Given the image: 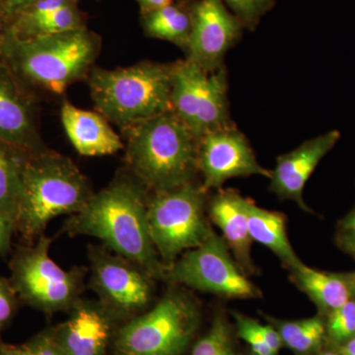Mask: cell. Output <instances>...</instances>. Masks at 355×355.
<instances>
[{
	"label": "cell",
	"instance_id": "6da1fadb",
	"mask_svg": "<svg viewBox=\"0 0 355 355\" xmlns=\"http://www.w3.org/2000/svg\"><path fill=\"white\" fill-rule=\"evenodd\" d=\"M147 205L141 184L120 178L94 193L80 212L67 219L64 230L72 237L97 238L103 246L132 261L153 279H164L167 268L151 240Z\"/></svg>",
	"mask_w": 355,
	"mask_h": 355
},
{
	"label": "cell",
	"instance_id": "7a4b0ae2",
	"mask_svg": "<svg viewBox=\"0 0 355 355\" xmlns=\"http://www.w3.org/2000/svg\"><path fill=\"white\" fill-rule=\"evenodd\" d=\"M22 200L16 230L28 241L44 235L55 217L78 214L94 195L87 178L70 159L33 154L22 166Z\"/></svg>",
	"mask_w": 355,
	"mask_h": 355
},
{
	"label": "cell",
	"instance_id": "3957f363",
	"mask_svg": "<svg viewBox=\"0 0 355 355\" xmlns=\"http://www.w3.org/2000/svg\"><path fill=\"white\" fill-rule=\"evenodd\" d=\"M128 130V162L142 184L155 191L190 184L198 169V140L173 111Z\"/></svg>",
	"mask_w": 355,
	"mask_h": 355
},
{
	"label": "cell",
	"instance_id": "277c9868",
	"mask_svg": "<svg viewBox=\"0 0 355 355\" xmlns=\"http://www.w3.org/2000/svg\"><path fill=\"white\" fill-rule=\"evenodd\" d=\"M173 65L141 62L89 74L91 96L100 113L127 128L172 111Z\"/></svg>",
	"mask_w": 355,
	"mask_h": 355
},
{
	"label": "cell",
	"instance_id": "5b68a950",
	"mask_svg": "<svg viewBox=\"0 0 355 355\" xmlns=\"http://www.w3.org/2000/svg\"><path fill=\"white\" fill-rule=\"evenodd\" d=\"M6 51L30 81L55 94L83 78L100 51V39L86 28L50 36L20 39L8 32Z\"/></svg>",
	"mask_w": 355,
	"mask_h": 355
},
{
	"label": "cell",
	"instance_id": "8992f818",
	"mask_svg": "<svg viewBox=\"0 0 355 355\" xmlns=\"http://www.w3.org/2000/svg\"><path fill=\"white\" fill-rule=\"evenodd\" d=\"M53 238L40 236L36 243L16 250L10 263V282L20 301L46 315L69 312L81 299L87 270H64L53 260Z\"/></svg>",
	"mask_w": 355,
	"mask_h": 355
},
{
	"label": "cell",
	"instance_id": "52a82bcc",
	"mask_svg": "<svg viewBox=\"0 0 355 355\" xmlns=\"http://www.w3.org/2000/svg\"><path fill=\"white\" fill-rule=\"evenodd\" d=\"M195 301L168 292L153 309L132 318L114 336V355H181L200 324Z\"/></svg>",
	"mask_w": 355,
	"mask_h": 355
},
{
	"label": "cell",
	"instance_id": "ba28073f",
	"mask_svg": "<svg viewBox=\"0 0 355 355\" xmlns=\"http://www.w3.org/2000/svg\"><path fill=\"white\" fill-rule=\"evenodd\" d=\"M205 189L187 184L155 191L147 205V222L159 258L170 268L181 254L202 245L214 232L205 214Z\"/></svg>",
	"mask_w": 355,
	"mask_h": 355
},
{
	"label": "cell",
	"instance_id": "9c48e42d",
	"mask_svg": "<svg viewBox=\"0 0 355 355\" xmlns=\"http://www.w3.org/2000/svg\"><path fill=\"white\" fill-rule=\"evenodd\" d=\"M89 286L98 302L116 321H130L144 312L153 296V279L132 261L105 246L88 249Z\"/></svg>",
	"mask_w": 355,
	"mask_h": 355
},
{
	"label": "cell",
	"instance_id": "30bf717a",
	"mask_svg": "<svg viewBox=\"0 0 355 355\" xmlns=\"http://www.w3.org/2000/svg\"><path fill=\"white\" fill-rule=\"evenodd\" d=\"M164 279L227 298H256L261 294L214 231L202 245L181 254L168 268Z\"/></svg>",
	"mask_w": 355,
	"mask_h": 355
},
{
	"label": "cell",
	"instance_id": "8fae6325",
	"mask_svg": "<svg viewBox=\"0 0 355 355\" xmlns=\"http://www.w3.org/2000/svg\"><path fill=\"white\" fill-rule=\"evenodd\" d=\"M191 31L188 58L205 71L214 72L222 67L229 49L241 38V21L229 12L223 0H188Z\"/></svg>",
	"mask_w": 355,
	"mask_h": 355
},
{
	"label": "cell",
	"instance_id": "7c38bea8",
	"mask_svg": "<svg viewBox=\"0 0 355 355\" xmlns=\"http://www.w3.org/2000/svg\"><path fill=\"white\" fill-rule=\"evenodd\" d=\"M198 169L205 190L219 188L236 177H272V171L257 161L246 137L231 125L207 133L198 141Z\"/></svg>",
	"mask_w": 355,
	"mask_h": 355
},
{
	"label": "cell",
	"instance_id": "4fadbf2b",
	"mask_svg": "<svg viewBox=\"0 0 355 355\" xmlns=\"http://www.w3.org/2000/svg\"><path fill=\"white\" fill-rule=\"evenodd\" d=\"M116 322L98 301L81 298L51 330L64 355H107Z\"/></svg>",
	"mask_w": 355,
	"mask_h": 355
},
{
	"label": "cell",
	"instance_id": "5bb4252c",
	"mask_svg": "<svg viewBox=\"0 0 355 355\" xmlns=\"http://www.w3.org/2000/svg\"><path fill=\"white\" fill-rule=\"evenodd\" d=\"M340 137V132L331 130L279 156L272 171L270 191L284 200H293L301 209L309 212V207L303 200L305 184L320 161L333 149Z\"/></svg>",
	"mask_w": 355,
	"mask_h": 355
},
{
	"label": "cell",
	"instance_id": "9a60e30c",
	"mask_svg": "<svg viewBox=\"0 0 355 355\" xmlns=\"http://www.w3.org/2000/svg\"><path fill=\"white\" fill-rule=\"evenodd\" d=\"M86 28L77 0H36L15 16L9 30L20 39L50 36Z\"/></svg>",
	"mask_w": 355,
	"mask_h": 355
},
{
	"label": "cell",
	"instance_id": "2e32d148",
	"mask_svg": "<svg viewBox=\"0 0 355 355\" xmlns=\"http://www.w3.org/2000/svg\"><path fill=\"white\" fill-rule=\"evenodd\" d=\"M60 116L67 137L81 155H112L123 148L121 137L102 114L77 108L64 102Z\"/></svg>",
	"mask_w": 355,
	"mask_h": 355
},
{
	"label": "cell",
	"instance_id": "e0dca14e",
	"mask_svg": "<svg viewBox=\"0 0 355 355\" xmlns=\"http://www.w3.org/2000/svg\"><path fill=\"white\" fill-rule=\"evenodd\" d=\"M245 202L246 198L237 191H219L210 200L209 214L212 222L220 229L224 241L232 251L242 272L254 273L256 268L251 257L253 240L248 227Z\"/></svg>",
	"mask_w": 355,
	"mask_h": 355
},
{
	"label": "cell",
	"instance_id": "ac0fdd59",
	"mask_svg": "<svg viewBox=\"0 0 355 355\" xmlns=\"http://www.w3.org/2000/svg\"><path fill=\"white\" fill-rule=\"evenodd\" d=\"M0 141L27 149L32 154L41 150L31 113L6 72L0 70Z\"/></svg>",
	"mask_w": 355,
	"mask_h": 355
},
{
	"label": "cell",
	"instance_id": "d6986e66",
	"mask_svg": "<svg viewBox=\"0 0 355 355\" xmlns=\"http://www.w3.org/2000/svg\"><path fill=\"white\" fill-rule=\"evenodd\" d=\"M289 270L292 282L324 314H330L352 299L349 275L320 272L303 263Z\"/></svg>",
	"mask_w": 355,
	"mask_h": 355
},
{
	"label": "cell",
	"instance_id": "ffe728a7",
	"mask_svg": "<svg viewBox=\"0 0 355 355\" xmlns=\"http://www.w3.org/2000/svg\"><path fill=\"white\" fill-rule=\"evenodd\" d=\"M245 209L250 236L253 241L268 248L288 270L302 263L287 237L284 214L261 209L250 200L245 202Z\"/></svg>",
	"mask_w": 355,
	"mask_h": 355
},
{
	"label": "cell",
	"instance_id": "44dd1931",
	"mask_svg": "<svg viewBox=\"0 0 355 355\" xmlns=\"http://www.w3.org/2000/svg\"><path fill=\"white\" fill-rule=\"evenodd\" d=\"M227 81L223 67L207 72L200 83L198 95L197 128L198 142L207 133L229 127Z\"/></svg>",
	"mask_w": 355,
	"mask_h": 355
},
{
	"label": "cell",
	"instance_id": "7402d4cb",
	"mask_svg": "<svg viewBox=\"0 0 355 355\" xmlns=\"http://www.w3.org/2000/svg\"><path fill=\"white\" fill-rule=\"evenodd\" d=\"M205 73L207 71L188 60L173 64L172 111L190 128L193 137L197 128L200 83Z\"/></svg>",
	"mask_w": 355,
	"mask_h": 355
},
{
	"label": "cell",
	"instance_id": "603a6c76",
	"mask_svg": "<svg viewBox=\"0 0 355 355\" xmlns=\"http://www.w3.org/2000/svg\"><path fill=\"white\" fill-rule=\"evenodd\" d=\"M141 22L147 36L170 42L184 51L188 49L191 19L186 1L141 14Z\"/></svg>",
	"mask_w": 355,
	"mask_h": 355
},
{
	"label": "cell",
	"instance_id": "cb8c5ba5",
	"mask_svg": "<svg viewBox=\"0 0 355 355\" xmlns=\"http://www.w3.org/2000/svg\"><path fill=\"white\" fill-rule=\"evenodd\" d=\"M270 320L279 331L282 345L296 355L318 354L326 338V323L320 317L296 321Z\"/></svg>",
	"mask_w": 355,
	"mask_h": 355
},
{
	"label": "cell",
	"instance_id": "d4e9b609",
	"mask_svg": "<svg viewBox=\"0 0 355 355\" xmlns=\"http://www.w3.org/2000/svg\"><path fill=\"white\" fill-rule=\"evenodd\" d=\"M10 147L0 141V212L10 219L16 228L22 200L24 160H20Z\"/></svg>",
	"mask_w": 355,
	"mask_h": 355
},
{
	"label": "cell",
	"instance_id": "484cf974",
	"mask_svg": "<svg viewBox=\"0 0 355 355\" xmlns=\"http://www.w3.org/2000/svg\"><path fill=\"white\" fill-rule=\"evenodd\" d=\"M326 338L336 347H342L355 338L354 299H350L328 315Z\"/></svg>",
	"mask_w": 355,
	"mask_h": 355
},
{
	"label": "cell",
	"instance_id": "4316f807",
	"mask_svg": "<svg viewBox=\"0 0 355 355\" xmlns=\"http://www.w3.org/2000/svg\"><path fill=\"white\" fill-rule=\"evenodd\" d=\"M191 355H235L230 329L222 317H217L209 333L200 338Z\"/></svg>",
	"mask_w": 355,
	"mask_h": 355
},
{
	"label": "cell",
	"instance_id": "83f0119b",
	"mask_svg": "<svg viewBox=\"0 0 355 355\" xmlns=\"http://www.w3.org/2000/svg\"><path fill=\"white\" fill-rule=\"evenodd\" d=\"M277 0H223L244 28L256 29L261 17L275 6Z\"/></svg>",
	"mask_w": 355,
	"mask_h": 355
},
{
	"label": "cell",
	"instance_id": "f1b7e54d",
	"mask_svg": "<svg viewBox=\"0 0 355 355\" xmlns=\"http://www.w3.org/2000/svg\"><path fill=\"white\" fill-rule=\"evenodd\" d=\"M238 335L250 345L254 355H277L261 335V324L256 320L234 313Z\"/></svg>",
	"mask_w": 355,
	"mask_h": 355
},
{
	"label": "cell",
	"instance_id": "f546056e",
	"mask_svg": "<svg viewBox=\"0 0 355 355\" xmlns=\"http://www.w3.org/2000/svg\"><path fill=\"white\" fill-rule=\"evenodd\" d=\"M21 347L25 355H64L51 328L40 331Z\"/></svg>",
	"mask_w": 355,
	"mask_h": 355
},
{
	"label": "cell",
	"instance_id": "4dcf8cb0",
	"mask_svg": "<svg viewBox=\"0 0 355 355\" xmlns=\"http://www.w3.org/2000/svg\"><path fill=\"white\" fill-rule=\"evenodd\" d=\"M19 301L10 279L0 275V331L12 321L17 312Z\"/></svg>",
	"mask_w": 355,
	"mask_h": 355
},
{
	"label": "cell",
	"instance_id": "1f68e13d",
	"mask_svg": "<svg viewBox=\"0 0 355 355\" xmlns=\"http://www.w3.org/2000/svg\"><path fill=\"white\" fill-rule=\"evenodd\" d=\"M336 237L338 247L355 260V207L340 220Z\"/></svg>",
	"mask_w": 355,
	"mask_h": 355
},
{
	"label": "cell",
	"instance_id": "d6a6232c",
	"mask_svg": "<svg viewBox=\"0 0 355 355\" xmlns=\"http://www.w3.org/2000/svg\"><path fill=\"white\" fill-rule=\"evenodd\" d=\"M14 230L13 222L0 212V258L10 250Z\"/></svg>",
	"mask_w": 355,
	"mask_h": 355
},
{
	"label": "cell",
	"instance_id": "836d02e7",
	"mask_svg": "<svg viewBox=\"0 0 355 355\" xmlns=\"http://www.w3.org/2000/svg\"><path fill=\"white\" fill-rule=\"evenodd\" d=\"M36 0H6L3 13L7 17H15L26 7L29 6Z\"/></svg>",
	"mask_w": 355,
	"mask_h": 355
},
{
	"label": "cell",
	"instance_id": "e575fe53",
	"mask_svg": "<svg viewBox=\"0 0 355 355\" xmlns=\"http://www.w3.org/2000/svg\"><path fill=\"white\" fill-rule=\"evenodd\" d=\"M173 0H137L140 12L146 14L172 3Z\"/></svg>",
	"mask_w": 355,
	"mask_h": 355
},
{
	"label": "cell",
	"instance_id": "d590c367",
	"mask_svg": "<svg viewBox=\"0 0 355 355\" xmlns=\"http://www.w3.org/2000/svg\"><path fill=\"white\" fill-rule=\"evenodd\" d=\"M0 355H25L22 347L4 343L0 338Z\"/></svg>",
	"mask_w": 355,
	"mask_h": 355
},
{
	"label": "cell",
	"instance_id": "8d00e7d4",
	"mask_svg": "<svg viewBox=\"0 0 355 355\" xmlns=\"http://www.w3.org/2000/svg\"><path fill=\"white\" fill-rule=\"evenodd\" d=\"M336 349L347 355H355V338L345 343L342 347H336Z\"/></svg>",
	"mask_w": 355,
	"mask_h": 355
},
{
	"label": "cell",
	"instance_id": "74e56055",
	"mask_svg": "<svg viewBox=\"0 0 355 355\" xmlns=\"http://www.w3.org/2000/svg\"><path fill=\"white\" fill-rule=\"evenodd\" d=\"M350 291H352V298L355 300V272L349 273Z\"/></svg>",
	"mask_w": 355,
	"mask_h": 355
},
{
	"label": "cell",
	"instance_id": "f35d334b",
	"mask_svg": "<svg viewBox=\"0 0 355 355\" xmlns=\"http://www.w3.org/2000/svg\"><path fill=\"white\" fill-rule=\"evenodd\" d=\"M317 355H338V350H324V352H320Z\"/></svg>",
	"mask_w": 355,
	"mask_h": 355
},
{
	"label": "cell",
	"instance_id": "ab89813d",
	"mask_svg": "<svg viewBox=\"0 0 355 355\" xmlns=\"http://www.w3.org/2000/svg\"><path fill=\"white\" fill-rule=\"evenodd\" d=\"M4 3H6V0H0V10H1L2 12H3Z\"/></svg>",
	"mask_w": 355,
	"mask_h": 355
},
{
	"label": "cell",
	"instance_id": "60d3db41",
	"mask_svg": "<svg viewBox=\"0 0 355 355\" xmlns=\"http://www.w3.org/2000/svg\"><path fill=\"white\" fill-rule=\"evenodd\" d=\"M253 355H254V354H253Z\"/></svg>",
	"mask_w": 355,
	"mask_h": 355
}]
</instances>
